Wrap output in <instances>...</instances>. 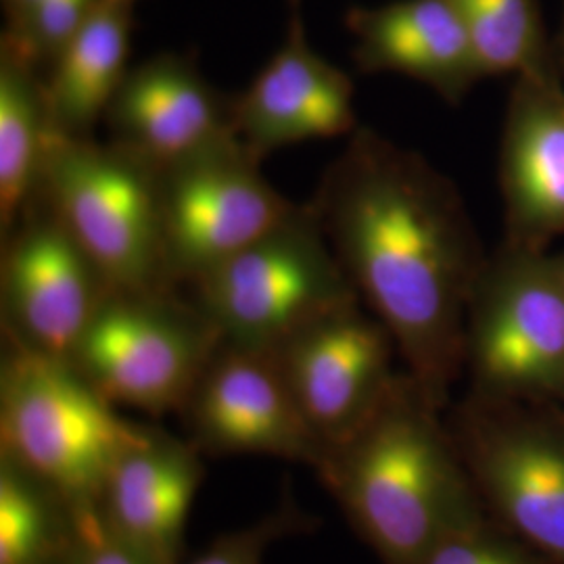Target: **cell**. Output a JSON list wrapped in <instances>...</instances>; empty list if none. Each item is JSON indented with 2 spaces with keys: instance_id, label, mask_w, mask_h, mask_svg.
<instances>
[{
  "instance_id": "obj_18",
  "label": "cell",
  "mask_w": 564,
  "mask_h": 564,
  "mask_svg": "<svg viewBox=\"0 0 564 564\" xmlns=\"http://www.w3.org/2000/svg\"><path fill=\"white\" fill-rule=\"evenodd\" d=\"M134 4L101 0L48 67L46 97L55 132L93 139L130 72Z\"/></svg>"
},
{
  "instance_id": "obj_15",
  "label": "cell",
  "mask_w": 564,
  "mask_h": 564,
  "mask_svg": "<svg viewBox=\"0 0 564 564\" xmlns=\"http://www.w3.org/2000/svg\"><path fill=\"white\" fill-rule=\"evenodd\" d=\"M506 245L545 249L564 232V88L556 69L517 78L500 151Z\"/></svg>"
},
{
  "instance_id": "obj_8",
  "label": "cell",
  "mask_w": 564,
  "mask_h": 564,
  "mask_svg": "<svg viewBox=\"0 0 564 564\" xmlns=\"http://www.w3.org/2000/svg\"><path fill=\"white\" fill-rule=\"evenodd\" d=\"M452 435L487 514L564 564V403L470 395Z\"/></svg>"
},
{
  "instance_id": "obj_6",
  "label": "cell",
  "mask_w": 564,
  "mask_h": 564,
  "mask_svg": "<svg viewBox=\"0 0 564 564\" xmlns=\"http://www.w3.org/2000/svg\"><path fill=\"white\" fill-rule=\"evenodd\" d=\"M473 395L564 403V258L505 245L466 314Z\"/></svg>"
},
{
  "instance_id": "obj_7",
  "label": "cell",
  "mask_w": 564,
  "mask_h": 564,
  "mask_svg": "<svg viewBox=\"0 0 564 564\" xmlns=\"http://www.w3.org/2000/svg\"><path fill=\"white\" fill-rule=\"evenodd\" d=\"M223 337L176 289L111 291L69 362L116 408L181 414Z\"/></svg>"
},
{
  "instance_id": "obj_27",
  "label": "cell",
  "mask_w": 564,
  "mask_h": 564,
  "mask_svg": "<svg viewBox=\"0 0 564 564\" xmlns=\"http://www.w3.org/2000/svg\"><path fill=\"white\" fill-rule=\"evenodd\" d=\"M289 2H291V4H293V7H295V9H297V7H300V2H302V0H289Z\"/></svg>"
},
{
  "instance_id": "obj_19",
  "label": "cell",
  "mask_w": 564,
  "mask_h": 564,
  "mask_svg": "<svg viewBox=\"0 0 564 564\" xmlns=\"http://www.w3.org/2000/svg\"><path fill=\"white\" fill-rule=\"evenodd\" d=\"M55 126L41 67L0 41V235L39 195Z\"/></svg>"
},
{
  "instance_id": "obj_11",
  "label": "cell",
  "mask_w": 564,
  "mask_h": 564,
  "mask_svg": "<svg viewBox=\"0 0 564 564\" xmlns=\"http://www.w3.org/2000/svg\"><path fill=\"white\" fill-rule=\"evenodd\" d=\"M272 354L326 458L375 416L398 379L393 337L362 302L305 324Z\"/></svg>"
},
{
  "instance_id": "obj_24",
  "label": "cell",
  "mask_w": 564,
  "mask_h": 564,
  "mask_svg": "<svg viewBox=\"0 0 564 564\" xmlns=\"http://www.w3.org/2000/svg\"><path fill=\"white\" fill-rule=\"evenodd\" d=\"M302 527H305L302 512L293 506H281L262 521L218 538L191 564H263L270 545Z\"/></svg>"
},
{
  "instance_id": "obj_5",
  "label": "cell",
  "mask_w": 564,
  "mask_h": 564,
  "mask_svg": "<svg viewBox=\"0 0 564 564\" xmlns=\"http://www.w3.org/2000/svg\"><path fill=\"white\" fill-rule=\"evenodd\" d=\"M188 289L224 343L260 351H274L305 324L360 302L310 203Z\"/></svg>"
},
{
  "instance_id": "obj_10",
  "label": "cell",
  "mask_w": 564,
  "mask_h": 564,
  "mask_svg": "<svg viewBox=\"0 0 564 564\" xmlns=\"http://www.w3.org/2000/svg\"><path fill=\"white\" fill-rule=\"evenodd\" d=\"M111 284L59 218L34 199L2 239V335L32 351L72 360Z\"/></svg>"
},
{
  "instance_id": "obj_1",
  "label": "cell",
  "mask_w": 564,
  "mask_h": 564,
  "mask_svg": "<svg viewBox=\"0 0 564 564\" xmlns=\"http://www.w3.org/2000/svg\"><path fill=\"white\" fill-rule=\"evenodd\" d=\"M310 205L408 375L445 408L466 366L468 302L487 262L454 182L358 126Z\"/></svg>"
},
{
  "instance_id": "obj_4",
  "label": "cell",
  "mask_w": 564,
  "mask_h": 564,
  "mask_svg": "<svg viewBox=\"0 0 564 564\" xmlns=\"http://www.w3.org/2000/svg\"><path fill=\"white\" fill-rule=\"evenodd\" d=\"M113 291L178 289L163 251L160 170L116 142L55 134L39 195Z\"/></svg>"
},
{
  "instance_id": "obj_12",
  "label": "cell",
  "mask_w": 564,
  "mask_h": 564,
  "mask_svg": "<svg viewBox=\"0 0 564 564\" xmlns=\"http://www.w3.org/2000/svg\"><path fill=\"white\" fill-rule=\"evenodd\" d=\"M181 414L199 452L274 456L316 473L326 460L272 351L223 341Z\"/></svg>"
},
{
  "instance_id": "obj_2",
  "label": "cell",
  "mask_w": 564,
  "mask_h": 564,
  "mask_svg": "<svg viewBox=\"0 0 564 564\" xmlns=\"http://www.w3.org/2000/svg\"><path fill=\"white\" fill-rule=\"evenodd\" d=\"M442 410L408 372L398 375L375 416L318 473L383 564H416L487 514Z\"/></svg>"
},
{
  "instance_id": "obj_23",
  "label": "cell",
  "mask_w": 564,
  "mask_h": 564,
  "mask_svg": "<svg viewBox=\"0 0 564 564\" xmlns=\"http://www.w3.org/2000/svg\"><path fill=\"white\" fill-rule=\"evenodd\" d=\"M416 564H547L489 514L464 524L433 545Z\"/></svg>"
},
{
  "instance_id": "obj_3",
  "label": "cell",
  "mask_w": 564,
  "mask_h": 564,
  "mask_svg": "<svg viewBox=\"0 0 564 564\" xmlns=\"http://www.w3.org/2000/svg\"><path fill=\"white\" fill-rule=\"evenodd\" d=\"M149 431L120 416L69 360L4 339L0 456L55 489L76 523L101 517L113 468Z\"/></svg>"
},
{
  "instance_id": "obj_21",
  "label": "cell",
  "mask_w": 564,
  "mask_h": 564,
  "mask_svg": "<svg viewBox=\"0 0 564 564\" xmlns=\"http://www.w3.org/2000/svg\"><path fill=\"white\" fill-rule=\"evenodd\" d=\"M475 46L484 76L514 78L552 65L535 0H449Z\"/></svg>"
},
{
  "instance_id": "obj_20",
  "label": "cell",
  "mask_w": 564,
  "mask_h": 564,
  "mask_svg": "<svg viewBox=\"0 0 564 564\" xmlns=\"http://www.w3.org/2000/svg\"><path fill=\"white\" fill-rule=\"evenodd\" d=\"M76 542L74 512L59 494L0 456V564H67Z\"/></svg>"
},
{
  "instance_id": "obj_17",
  "label": "cell",
  "mask_w": 564,
  "mask_h": 564,
  "mask_svg": "<svg viewBox=\"0 0 564 564\" xmlns=\"http://www.w3.org/2000/svg\"><path fill=\"white\" fill-rule=\"evenodd\" d=\"M202 479L199 449L151 429L113 468L102 494V523L144 563L181 564Z\"/></svg>"
},
{
  "instance_id": "obj_14",
  "label": "cell",
  "mask_w": 564,
  "mask_h": 564,
  "mask_svg": "<svg viewBox=\"0 0 564 564\" xmlns=\"http://www.w3.org/2000/svg\"><path fill=\"white\" fill-rule=\"evenodd\" d=\"M354 82L312 46L297 13L247 90L235 97L239 141L263 162L270 153L358 130Z\"/></svg>"
},
{
  "instance_id": "obj_16",
  "label": "cell",
  "mask_w": 564,
  "mask_h": 564,
  "mask_svg": "<svg viewBox=\"0 0 564 564\" xmlns=\"http://www.w3.org/2000/svg\"><path fill=\"white\" fill-rule=\"evenodd\" d=\"M354 61L366 74L421 82L449 102L485 78L475 46L449 0H393L356 7L345 18Z\"/></svg>"
},
{
  "instance_id": "obj_9",
  "label": "cell",
  "mask_w": 564,
  "mask_h": 564,
  "mask_svg": "<svg viewBox=\"0 0 564 564\" xmlns=\"http://www.w3.org/2000/svg\"><path fill=\"white\" fill-rule=\"evenodd\" d=\"M163 251L174 286H191L289 218L293 203L239 141L160 170Z\"/></svg>"
},
{
  "instance_id": "obj_26",
  "label": "cell",
  "mask_w": 564,
  "mask_h": 564,
  "mask_svg": "<svg viewBox=\"0 0 564 564\" xmlns=\"http://www.w3.org/2000/svg\"><path fill=\"white\" fill-rule=\"evenodd\" d=\"M2 2L7 13V28H18L41 4V0H2Z\"/></svg>"
},
{
  "instance_id": "obj_25",
  "label": "cell",
  "mask_w": 564,
  "mask_h": 564,
  "mask_svg": "<svg viewBox=\"0 0 564 564\" xmlns=\"http://www.w3.org/2000/svg\"><path fill=\"white\" fill-rule=\"evenodd\" d=\"M76 527L78 542L67 564H147L107 531L101 517L82 521Z\"/></svg>"
},
{
  "instance_id": "obj_13",
  "label": "cell",
  "mask_w": 564,
  "mask_h": 564,
  "mask_svg": "<svg viewBox=\"0 0 564 564\" xmlns=\"http://www.w3.org/2000/svg\"><path fill=\"white\" fill-rule=\"evenodd\" d=\"M105 123L111 142L155 170L237 137L235 97H226L197 61L181 53H160L130 67Z\"/></svg>"
},
{
  "instance_id": "obj_28",
  "label": "cell",
  "mask_w": 564,
  "mask_h": 564,
  "mask_svg": "<svg viewBox=\"0 0 564 564\" xmlns=\"http://www.w3.org/2000/svg\"><path fill=\"white\" fill-rule=\"evenodd\" d=\"M116 2H126V4H134L137 0H116Z\"/></svg>"
},
{
  "instance_id": "obj_22",
  "label": "cell",
  "mask_w": 564,
  "mask_h": 564,
  "mask_svg": "<svg viewBox=\"0 0 564 564\" xmlns=\"http://www.w3.org/2000/svg\"><path fill=\"white\" fill-rule=\"evenodd\" d=\"M101 0H41L18 28H4L2 39L36 67H51Z\"/></svg>"
}]
</instances>
